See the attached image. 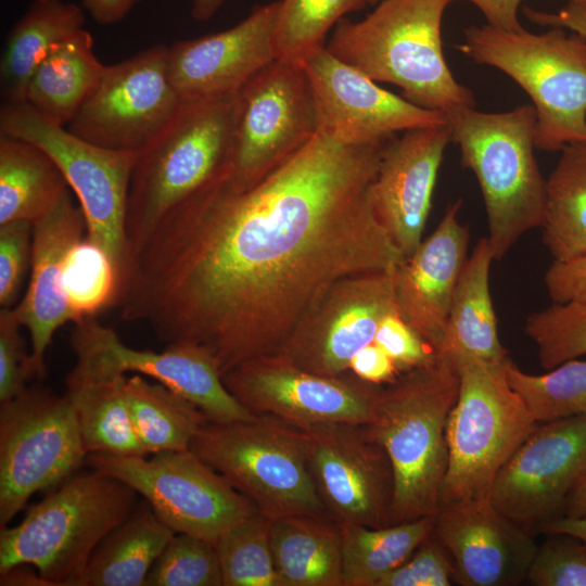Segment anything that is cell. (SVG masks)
<instances>
[{
  "label": "cell",
  "mask_w": 586,
  "mask_h": 586,
  "mask_svg": "<svg viewBox=\"0 0 586 586\" xmlns=\"http://www.w3.org/2000/svg\"><path fill=\"white\" fill-rule=\"evenodd\" d=\"M390 141L317 132L253 187L227 177L173 209L127 258L120 319L205 348L222 375L278 353L330 284L405 260L371 200Z\"/></svg>",
  "instance_id": "obj_1"
},
{
  "label": "cell",
  "mask_w": 586,
  "mask_h": 586,
  "mask_svg": "<svg viewBox=\"0 0 586 586\" xmlns=\"http://www.w3.org/2000/svg\"><path fill=\"white\" fill-rule=\"evenodd\" d=\"M238 112V92L181 100L137 151L125 222L127 258L169 212L229 177Z\"/></svg>",
  "instance_id": "obj_2"
},
{
  "label": "cell",
  "mask_w": 586,
  "mask_h": 586,
  "mask_svg": "<svg viewBox=\"0 0 586 586\" xmlns=\"http://www.w3.org/2000/svg\"><path fill=\"white\" fill-rule=\"evenodd\" d=\"M457 364H431L382 384L371 422L394 473L392 524L435 517L448 464L446 428L459 393Z\"/></svg>",
  "instance_id": "obj_3"
},
{
  "label": "cell",
  "mask_w": 586,
  "mask_h": 586,
  "mask_svg": "<svg viewBox=\"0 0 586 586\" xmlns=\"http://www.w3.org/2000/svg\"><path fill=\"white\" fill-rule=\"evenodd\" d=\"M364 20H340L326 44L343 63L374 81L403 90V98L445 113L475 106L445 60L442 20L450 0H381Z\"/></svg>",
  "instance_id": "obj_4"
},
{
  "label": "cell",
  "mask_w": 586,
  "mask_h": 586,
  "mask_svg": "<svg viewBox=\"0 0 586 586\" xmlns=\"http://www.w3.org/2000/svg\"><path fill=\"white\" fill-rule=\"evenodd\" d=\"M451 141L463 167L474 174L488 221L495 260L527 231L542 228L546 180L534 155L536 113L532 104L501 113L475 106L446 111Z\"/></svg>",
  "instance_id": "obj_5"
},
{
  "label": "cell",
  "mask_w": 586,
  "mask_h": 586,
  "mask_svg": "<svg viewBox=\"0 0 586 586\" xmlns=\"http://www.w3.org/2000/svg\"><path fill=\"white\" fill-rule=\"evenodd\" d=\"M128 484L92 469L67 479L0 531V575L30 564L44 585L73 586L102 539L138 505Z\"/></svg>",
  "instance_id": "obj_6"
},
{
  "label": "cell",
  "mask_w": 586,
  "mask_h": 586,
  "mask_svg": "<svg viewBox=\"0 0 586 586\" xmlns=\"http://www.w3.org/2000/svg\"><path fill=\"white\" fill-rule=\"evenodd\" d=\"M457 49L481 65L498 68L531 98L536 113L535 148L561 151L586 143V38L564 28L543 34L509 31L487 24L463 30Z\"/></svg>",
  "instance_id": "obj_7"
},
{
  "label": "cell",
  "mask_w": 586,
  "mask_h": 586,
  "mask_svg": "<svg viewBox=\"0 0 586 586\" xmlns=\"http://www.w3.org/2000/svg\"><path fill=\"white\" fill-rule=\"evenodd\" d=\"M456 364L459 393L447 421L448 464L438 508L489 500L499 471L538 424L510 385L505 364L470 358Z\"/></svg>",
  "instance_id": "obj_8"
},
{
  "label": "cell",
  "mask_w": 586,
  "mask_h": 586,
  "mask_svg": "<svg viewBox=\"0 0 586 586\" xmlns=\"http://www.w3.org/2000/svg\"><path fill=\"white\" fill-rule=\"evenodd\" d=\"M190 450L270 520L331 518L309 472L301 429L276 416L206 421Z\"/></svg>",
  "instance_id": "obj_9"
},
{
  "label": "cell",
  "mask_w": 586,
  "mask_h": 586,
  "mask_svg": "<svg viewBox=\"0 0 586 586\" xmlns=\"http://www.w3.org/2000/svg\"><path fill=\"white\" fill-rule=\"evenodd\" d=\"M0 135L29 141L52 157L78 199L86 237L107 255L122 281L127 262L128 192L137 151L89 143L26 102L1 105Z\"/></svg>",
  "instance_id": "obj_10"
},
{
  "label": "cell",
  "mask_w": 586,
  "mask_h": 586,
  "mask_svg": "<svg viewBox=\"0 0 586 586\" xmlns=\"http://www.w3.org/2000/svg\"><path fill=\"white\" fill-rule=\"evenodd\" d=\"M75 408L66 394L26 386L0 405V528L37 492L63 483L86 461Z\"/></svg>",
  "instance_id": "obj_11"
},
{
  "label": "cell",
  "mask_w": 586,
  "mask_h": 586,
  "mask_svg": "<svg viewBox=\"0 0 586 586\" xmlns=\"http://www.w3.org/2000/svg\"><path fill=\"white\" fill-rule=\"evenodd\" d=\"M97 471L128 484L175 533L203 538L213 545L239 521L257 512L224 476L190 449L145 456L89 454Z\"/></svg>",
  "instance_id": "obj_12"
},
{
  "label": "cell",
  "mask_w": 586,
  "mask_h": 586,
  "mask_svg": "<svg viewBox=\"0 0 586 586\" xmlns=\"http://www.w3.org/2000/svg\"><path fill=\"white\" fill-rule=\"evenodd\" d=\"M234 155L228 182L245 190L317 135L313 90L304 66L275 60L238 91Z\"/></svg>",
  "instance_id": "obj_13"
},
{
  "label": "cell",
  "mask_w": 586,
  "mask_h": 586,
  "mask_svg": "<svg viewBox=\"0 0 586 586\" xmlns=\"http://www.w3.org/2000/svg\"><path fill=\"white\" fill-rule=\"evenodd\" d=\"M300 429L309 472L331 518L340 526L392 525L393 468L369 425L323 421Z\"/></svg>",
  "instance_id": "obj_14"
},
{
  "label": "cell",
  "mask_w": 586,
  "mask_h": 586,
  "mask_svg": "<svg viewBox=\"0 0 586 586\" xmlns=\"http://www.w3.org/2000/svg\"><path fill=\"white\" fill-rule=\"evenodd\" d=\"M395 270L356 273L330 284L303 314L278 353L318 375L349 372L352 359L373 343L381 321L398 313Z\"/></svg>",
  "instance_id": "obj_15"
},
{
  "label": "cell",
  "mask_w": 586,
  "mask_h": 586,
  "mask_svg": "<svg viewBox=\"0 0 586 586\" xmlns=\"http://www.w3.org/2000/svg\"><path fill=\"white\" fill-rule=\"evenodd\" d=\"M222 382L254 415H272L298 428L323 421L368 424L382 386L352 371L318 375L279 353L235 366L222 375Z\"/></svg>",
  "instance_id": "obj_16"
},
{
  "label": "cell",
  "mask_w": 586,
  "mask_h": 586,
  "mask_svg": "<svg viewBox=\"0 0 586 586\" xmlns=\"http://www.w3.org/2000/svg\"><path fill=\"white\" fill-rule=\"evenodd\" d=\"M167 53L168 46L155 44L106 65L97 89L67 130L106 149L143 148L181 102L169 79Z\"/></svg>",
  "instance_id": "obj_17"
},
{
  "label": "cell",
  "mask_w": 586,
  "mask_h": 586,
  "mask_svg": "<svg viewBox=\"0 0 586 586\" xmlns=\"http://www.w3.org/2000/svg\"><path fill=\"white\" fill-rule=\"evenodd\" d=\"M586 475V413L539 422L499 471L489 501L528 530L564 513Z\"/></svg>",
  "instance_id": "obj_18"
},
{
  "label": "cell",
  "mask_w": 586,
  "mask_h": 586,
  "mask_svg": "<svg viewBox=\"0 0 586 586\" xmlns=\"http://www.w3.org/2000/svg\"><path fill=\"white\" fill-rule=\"evenodd\" d=\"M310 81L317 132L344 142L390 140L399 131L446 124L445 114L418 106L379 87L326 47L302 63Z\"/></svg>",
  "instance_id": "obj_19"
},
{
  "label": "cell",
  "mask_w": 586,
  "mask_h": 586,
  "mask_svg": "<svg viewBox=\"0 0 586 586\" xmlns=\"http://www.w3.org/2000/svg\"><path fill=\"white\" fill-rule=\"evenodd\" d=\"M280 0L253 9L235 26L168 46L170 82L181 100L238 92L276 59L273 34Z\"/></svg>",
  "instance_id": "obj_20"
},
{
  "label": "cell",
  "mask_w": 586,
  "mask_h": 586,
  "mask_svg": "<svg viewBox=\"0 0 586 586\" xmlns=\"http://www.w3.org/2000/svg\"><path fill=\"white\" fill-rule=\"evenodd\" d=\"M447 124L417 128L386 145L371 186L374 212L408 258L422 242L437 174L447 144Z\"/></svg>",
  "instance_id": "obj_21"
},
{
  "label": "cell",
  "mask_w": 586,
  "mask_h": 586,
  "mask_svg": "<svg viewBox=\"0 0 586 586\" xmlns=\"http://www.w3.org/2000/svg\"><path fill=\"white\" fill-rule=\"evenodd\" d=\"M433 531L451 557L463 586H513L526 576L537 550L527 528L489 500L440 507Z\"/></svg>",
  "instance_id": "obj_22"
},
{
  "label": "cell",
  "mask_w": 586,
  "mask_h": 586,
  "mask_svg": "<svg viewBox=\"0 0 586 586\" xmlns=\"http://www.w3.org/2000/svg\"><path fill=\"white\" fill-rule=\"evenodd\" d=\"M450 203L436 229L395 270L399 316L435 352L442 345L451 300L467 262L470 231Z\"/></svg>",
  "instance_id": "obj_23"
},
{
  "label": "cell",
  "mask_w": 586,
  "mask_h": 586,
  "mask_svg": "<svg viewBox=\"0 0 586 586\" xmlns=\"http://www.w3.org/2000/svg\"><path fill=\"white\" fill-rule=\"evenodd\" d=\"M87 231L84 213L67 191L55 207L33 225L30 277L22 301L14 307L31 340L34 375L44 372L43 358L51 340L64 323L74 322L63 290L65 260Z\"/></svg>",
  "instance_id": "obj_24"
},
{
  "label": "cell",
  "mask_w": 586,
  "mask_h": 586,
  "mask_svg": "<svg viewBox=\"0 0 586 586\" xmlns=\"http://www.w3.org/2000/svg\"><path fill=\"white\" fill-rule=\"evenodd\" d=\"M71 344L75 367L66 377V395L89 454L146 456L133 431L125 398V372L95 340L85 318L75 322Z\"/></svg>",
  "instance_id": "obj_25"
},
{
  "label": "cell",
  "mask_w": 586,
  "mask_h": 586,
  "mask_svg": "<svg viewBox=\"0 0 586 586\" xmlns=\"http://www.w3.org/2000/svg\"><path fill=\"white\" fill-rule=\"evenodd\" d=\"M95 340L120 369L146 375L192 402L213 422L250 420L256 415L241 405L222 382L219 366L205 348L189 343L168 344L163 352L125 345L94 317L85 318Z\"/></svg>",
  "instance_id": "obj_26"
},
{
  "label": "cell",
  "mask_w": 586,
  "mask_h": 586,
  "mask_svg": "<svg viewBox=\"0 0 586 586\" xmlns=\"http://www.w3.org/2000/svg\"><path fill=\"white\" fill-rule=\"evenodd\" d=\"M495 260L488 238L477 241L460 273L436 354L457 362L463 358L502 365L509 358L501 345L489 292Z\"/></svg>",
  "instance_id": "obj_27"
},
{
  "label": "cell",
  "mask_w": 586,
  "mask_h": 586,
  "mask_svg": "<svg viewBox=\"0 0 586 586\" xmlns=\"http://www.w3.org/2000/svg\"><path fill=\"white\" fill-rule=\"evenodd\" d=\"M92 35L78 29L53 46L33 73L25 102L49 120L67 126L97 89L106 65Z\"/></svg>",
  "instance_id": "obj_28"
},
{
  "label": "cell",
  "mask_w": 586,
  "mask_h": 586,
  "mask_svg": "<svg viewBox=\"0 0 586 586\" xmlns=\"http://www.w3.org/2000/svg\"><path fill=\"white\" fill-rule=\"evenodd\" d=\"M269 537L281 586H343L342 528L332 518H278Z\"/></svg>",
  "instance_id": "obj_29"
},
{
  "label": "cell",
  "mask_w": 586,
  "mask_h": 586,
  "mask_svg": "<svg viewBox=\"0 0 586 586\" xmlns=\"http://www.w3.org/2000/svg\"><path fill=\"white\" fill-rule=\"evenodd\" d=\"M81 8L62 0H33L9 31L0 61L3 103L25 102L28 81L53 46L84 28Z\"/></svg>",
  "instance_id": "obj_30"
},
{
  "label": "cell",
  "mask_w": 586,
  "mask_h": 586,
  "mask_svg": "<svg viewBox=\"0 0 586 586\" xmlns=\"http://www.w3.org/2000/svg\"><path fill=\"white\" fill-rule=\"evenodd\" d=\"M174 534L146 501L138 504L97 546L73 586H144Z\"/></svg>",
  "instance_id": "obj_31"
},
{
  "label": "cell",
  "mask_w": 586,
  "mask_h": 586,
  "mask_svg": "<svg viewBox=\"0 0 586 586\" xmlns=\"http://www.w3.org/2000/svg\"><path fill=\"white\" fill-rule=\"evenodd\" d=\"M52 157L38 145L0 135V226L34 225L48 215L68 191Z\"/></svg>",
  "instance_id": "obj_32"
},
{
  "label": "cell",
  "mask_w": 586,
  "mask_h": 586,
  "mask_svg": "<svg viewBox=\"0 0 586 586\" xmlns=\"http://www.w3.org/2000/svg\"><path fill=\"white\" fill-rule=\"evenodd\" d=\"M124 392L133 431L146 455L190 449L208 421L192 402L141 374L126 378Z\"/></svg>",
  "instance_id": "obj_33"
},
{
  "label": "cell",
  "mask_w": 586,
  "mask_h": 586,
  "mask_svg": "<svg viewBox=\"0 0 586 586\" xmlns=\"http://www.w3.org/2000/svg\"><path fill=\"white\" fill-rule=\"evenodd\" d=\"M543 241L553 260L586 253V143L561 150L546 180Z\"/></svg>",
  "instance_id": "obj_34"
},
{
  "label": "cell",
  "mask_w": 586,
  "mask_h": 586,
  "mask_svg": "<svg viewBox=\"0 0 586 586\" xmlns=\"http://www.w3.org/2000/svg\"><path fill=\"white\" fill-rule=\"evenodd\" d=\"M433 527V517L384 527L341 526L343 586H377L415 551Z\"/></svg>",
  "instance_id": "obj_35"
},
{
  "label": "cell",
  "mask_w": 586,
  "mask_h": 586,
  "mask_svg": "<svg viewBox=\"0 0 586 586\" xmlns=\"http://www.w3.org/2000/svg\"><path fill=\"white\" fill-rule=\"evenodd\" d=\"M370 0H280L273 34L276 59L302 64L326 47L328 31Z\"/></svg>",
  "instance_id": "obj_36"
},
{
  "label": "cell",
  "mask_w": 586,
  "mask_h": 586,
  "mask_svg": "<svg viewBox=\"0 0 586 586\" xmlns=\"http://www.w3.org/2000/svg\"><path fill=\"white\" fill-rule=\"evenodd\" d=\"M505 370L538 423L586 413V360L572 359L544 374H531L508 358Z\"/></svg>",
  "instance_id": "obj_37"
},
{
  "label": "cell",
  "mask_w": 586,
  "mask_h": 586,
  "mask_svg": "<svg viewBox=\"0 0 586 586\" xmlns=\"http://www.w3.org/2000/svg\"><path fill=\"white\" fill-rule=\"evenodd\" d=\"M270 522L257 511L217 539L224 586H281L270 548Z\"/></svg>",
  "instance_id": "obj_38"
},
{
  "label": "cell",
  "mask_w": 586,
  "mask_h": 586,
  "mask_svg": "<svg viewBox=\"0 0 586 586\" xmlns=\"http://www.w3.org/2000/svg\"><path fill=\"white\" fill-rule=\"evenodd\" d=\"M119 285V276L112 262L87 237L71 249L64 266L63 290L74 323L116 305Z\"/></svg>",
  "instance_id": "obj_39"
},
{
  "label": "cell",
  "mask_w": 586,
  "mask_h": 586,
  "mask_svg": "<svg viewBox=\"0 0 586 586\" xmlns=\"http://www.w3.org/2000/svg\"><path fill=\"white\" fill-rule=\"evenodd\" d=\"M540 366L551 370L586 355V303H553L531 314L524 326Z\"/></svg>",
  "instance_id": "obj_40"
},
{
  "label": "cell",
  "mask_w": 586,
  "mask_h": 586,
  "mask_svg": "<svg viewBox=\"0 0 586 586\" xmlns=\"http://www.w3.org/2000/svg\"><path fill=\"white\" fill-rule=\"evenodd\" d=\"M144 586H224L215 546L175 533L152 565Z\"/></svg>",
  "instance_id": "obj_41"
},
{
  "label": "cell",
  "mask_w": 586,
  "mask_h": 586,
  "mask_svg": "<svg viewBox=\"0 0 586 586\" xmlns=\"http://www.w3.org/2000/svg\"><path fill=\"white\" fill-rule=\"evenodd\" d=\"M531 563L526 581L537 586H586V549L575 537L548 534Z\"/></svg>",
  "instance_id": "obj_42"
},
{
  "label": "cell",
  "mask_w": 586,
  "mask_h": 586,
  "mask_svg": "<svg viewBox=\"0 0 586 586\" xmlns=\"http://www.w3.org/2000/svg\"><path fill=\"white\" fill-rule=\"evenodd\" d=\"M455 582L450 555L432 531L397 568L377 586H449Z\"/></svg>",
  "instance_id": "obj_43"
},
{
  "label": "cell",
  "mask_w": 586,
  "mask_h": 586,
  "mask_svg": "<svg viewBox=\"0 0 586 586\" xmlns=\"http://www.w3.org/2000/svg\"><path fill=\"white\" fill-rule=\"evenodd\" d=\"M33 225L15 221L0 226V305L11 307L18 297L31 260Z\"/></svg>",
  "instance_id": "obj_44"
},
{
  "label": "cell",
  "mask_w": 586,
  "mask_h": 586,
  "mask_svg": "<svg viewBox=\"0 0 586 586\" xmlns=\"http://www.w3.org/2000/svg\"><path fill=\"white\" fill-rule=\"evenodd\" d=\"M23 327L15 308L0 310V403L5 402L27 385L34 375L30 355L25 352L20 329Z\"/></svg>",
  "instance_id": "obj_45"
},
{
  "label": "cell",
  "mask_w": 586,
  "mask_h": 586,
  "mask_svg": "<svg viewBox=\"0 0 586 586\" xmlns=\"http://www.w3.org/2000/svg\"><path fill=\"white\" fill-rule=\"evenodd\" d=\"M373 343L380 346L400 372L426 366L437 354L398 313L386 316L380 323Z\"/></svg>",
  "instance_id": "obj_46"
},
{
  "label": "cell",
  "mask_w": 586,
  "mask_h": 586,
  "mask_svg": "<svg viewBox=\"0 0 586 586\" xmlns=\"http://www.w3.org/2000/svg\"><path fill=\"white\" fill-rule=\"evenodd\" d=\"M544 281L553 303H586V253L553 260Z\"/></svg>",
  "instance_id": "obj_47"
},
{
  "label": "cell",
  "mask_w": 586,
  "mask_h": 586,
  "mask_svg": "<svg viewBox=\"0 0 586 586\" xmlns=\"http://www.w3.org/2000/svg\"><path fill=\"white\" fill-rule=\"evenodd\" d=\"M351 371L374 384L388 383L399 374L391 357L374 343L365 346L354 356Z\"/></svg>",
  "instance_id": "obj_48"
},
{
  "label": "cell",
  "mask_w": 586,
  "mask_h": 586,
  "mask_svg": "<svg viewBox=\"0 0 586 586\" xmlns=\"http://www.w3.org/2000/svg\"><path fill=\"white\" fill-rule=\"evenodd\" d=\"M523 14L532 23L569 29L586 38V8L568 3L557 13L542 12L524 8Z\"/></svg>",
  "instance_id": "obj_49"
},
{
  "label": "cell",
  "mask_w": 586,
  "mask_h": 586,
  "mask_svg": "<svg viewBox=\"0 0 586 586\" xmlns=\"http://www.w3.org/2000/svg\"><path fill=\"white\" fill-rule=\"evenodd\" d=\"M456 0H450V2ZM474 4L486 18V24L495 28L517 31L522 29L518 18L523 0H466Z\"/></svg>",
  "instance_id": "obj_50"
},
{
  "label": "cell",
  "mask_w": 586,
  "mask_h": 586,
  "mask_svg": "<svg viewBox=\"0 0 586 586\" xmlns=\"http://www.w3.org/2000/svg\"><path fill=\"white\" fill-rule=\"evenodd\" d=\"M139 0H81L95 23L112 25L120 22Z\"/></svg>",
  "instance_id": "obj_51"
},
{
  "label": "cell",
  "mask_w": 586,
  "mask_h": 586,
  "mask_svg": "<svg viewBox=\"0 0 586 586\" xmlns=\"http://www.w3.org/2000/svg\"><path fill=\"white\" fill-rule=\"evenodd\" d=\"M537 530L546 534H565L575 537L586 549V515H560L543 523Z\"/></svg>",
  "instance_id": "obj_52"
},
{
  "label": "cell",
  "mask_w": 586,
  "mask_h": 586,
  "mask_svg": "<svg viewBox=\"0 0 586 586\" xmlns=\"http://www.w3.org/2000/svg\"><path fill=\"white\" fill-rule=\"evenodd\" d=\"M562 515L584 517L586 515V475L581 480L571 493Z\"/></svg>",
  "instance_id": "obj_53"
},
{
  "label": "cell",
  "mask_w": 586,
  "mask_h": 586,
  "mask_svg": "<svg viewBox=\"0 0 586 586\" xmlns=\"http://www.w3.org/2000/svg\"><path fill=\"white\" fill-rule=\"evenodd\" d=\"M224 2L225 0H192L191 14L195 21L205 22L215 15Z\"/></svg>",
  "instance_id": "obj_54"
},
{
  "label": "cell",
  "mask_w": 586,
  "mask_h": 586,
  "mask_svg": "<svg viewBox=\"0 0 586 586\" xmlns=\"http://www.w3.org/2000/svg\"><path fill=\"white\" fill-rule=\"evenodd\" d=\"M568 3L586 8V0H566Z\"/></svg>",
  "instance_id": "obj_55"
},
{
  "label": "cell",
  "mask_w": 586,
  "mask_h": 586,
  "mask_svg": "<svg viewBox=\"0 0 586 586\" xmlns=\"http://www.w3.org/2000/svg\"><path fill=\"white\" fill-rule=\"evenodd\" d=\"M379 1H381V0H370V4H375V3H378Z\"/></svg>",
  "instance_id": "obj_56"
}]
</instances>
